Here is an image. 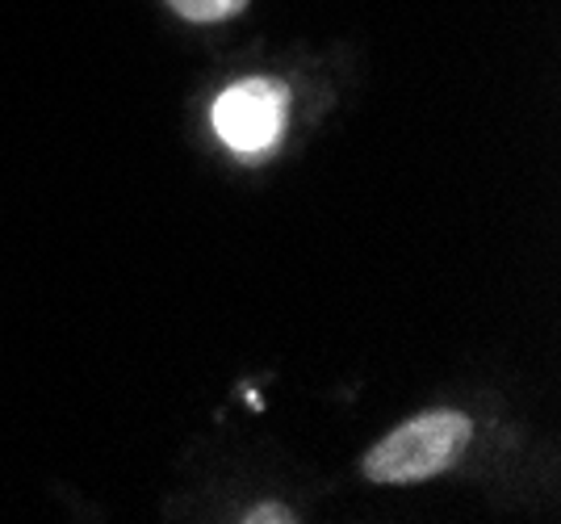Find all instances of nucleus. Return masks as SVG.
I'll return each mask as SVG.
<instances>
[{
    "label": "nucleus",
    "instance_id": "nucleus-1",
    "mask_svg": "<svg viewBox=\"0 0 561 524\" xmlns=\"http://www.w3.org/2000/svg\"><path fill=\"white\" fill-rule=\"evenodd\" d=\"M473 424L461 411H423L415 420H407L402 429L381 436L374 449L365 453V478L377 487H407V482H423V478L445 475L448 466L461 462L469 449Z\"/></svg>",
    "mask_w": 561,
    "mask_h": 524
},
{
    "label": "nucleus",
    "instance_id": "nucleus-2",
    "mask_svg": "<svg viewBox=\"0 0 561 524\" xmlns=\"http://www.w3.org/2000/svg\"><path fill=\"white\" fill-rule=\"evenodd\" d=\"M289 93L277 80H239L214 101V130L234 151H268L285 130Z\"/></svg>",
    "mask_w": 561,
    "mask_h": 524
},
{
    "label": "nucleus",
    "instance_id": "nucleus-3",
    "mask_svg": "<svg viewBox=\"0 0 561 524\" xmlns=\"http://www.w3.org/2000/svg\"><path fill=\"white\" fill-rule=\"evenodd\" d=\"M168 9L181 13L185 22H227L248 9V0H168Z\"/></svg>",
    "mask_w": 561,
    "mask_h": 524
},
{
    "label": "nucleus",
    "instance_id": "nucleus-4",
    "mask_svg": "<svg viewBox=\"0 0 561 524\" xmlns=\"http://www.w3.org/2000/svg\"><path fill=\"white\" fill-rule=\"evenodd\" d=\"M243 521H252V524H260V521H294L285 508H256L252 516H243Z\"/></svg>",
    "mask_w": 561,
    "mask_h": 524
}]
</instances>
